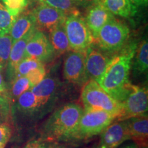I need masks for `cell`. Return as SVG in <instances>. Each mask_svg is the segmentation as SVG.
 Here are the masks:
<instances>
[{
  "instance_id": "cell-1",
  "label": "cell",
  "mask_w": 148,
  "mask_h": 148,
  "mask_svg": "<svg viewBox=\"0 0 148 148\" xmlns=\"http://www.w3.org/2000/svg\"><path fill=\"white\" fill-rule=\"evenodd\" d=\"M136 44L131 43L113 56L97 82L111 97L121 103L130 91L129 75Z\"/></svg>"
},
{
  "instance_id": "cell-2",
  "label": "cell",
  "mask_w": 148,
  "mask_h": 148,
  "mask_svg": "<svg viewBox=\"0 0 148 148\" xmlns=\"http://www.w3.org/2000/svg\"><path fill=\"white\" fill-rule=\"evenodd\" d=\"M84 110L75 103H67L56 110L44 123L40 138L57 143L64 141L75 128Z\"/></svg>"
},
{
  "instance_id": "cell-3",
  "label": "cell",
  "mask_w": 148,
  "mask_h": 148,
  "mask_svg": "<svg viewBox=\"0 0 148 148\" xmlns=\"http://www.w3.org/2000/svg\"><path fill=\"white\" fill-rule=\"evenodd\" d=\"M116 119V116L102 110H86L64 141H77L90 138L101 132Z\"/></svg>"
},
{
  "instance_id": "cell-4",
  "label": "cell",
  "mask_w": 148,
  "mask_h": 148,
  "mask_svg": "<svg viewBox=\"0 0 148 148\" xmlns=\"http://www.w3.org/2000/svg\"><path fill=\"white\" fill-rule=\"evenodd\" d=\"M84 110H102L116 116L121 112V103L110 97L95 80L89 79L81 91Z\"/></svg>"
},
{
  "instance_id": "cell-5",
  "label": "cell",
  "mask_w": 148,
  "mask_h": 148,
  "mask_svg": "<svg viewBox=\"0 0 148 148\" xmlns=\"http://www.w3.org/2000/svg\"><path fill=\"white\" fill-rule=\"evenodd\" d=\"M128 27L113 18L105 24L98 32L95 38L99 49L107 54L117 53L123 49L128 39Z\"/></svg>"
},
{
  "instance_id": "cell-6",
  "label": "cell",
  "mask_w": 148,
  "mask_h": 148,
  "mask_svg": "<svg viewBox=\"0 0 148 148\" xmlns=\"http://www.w3.org/2000/svg\"><path fill=\"white\" fill-rule=\"evenodd\" d=\"M63 25L71 51L85 52L90 46L95 43V39L84 18L79 12L67 14Z\"/></svg>"
},
{
  "instance_id": "cell-7",
  "label": "cell",
  "mask_w": 148,
  "mask_h": 148,
  "mask_svg": "<svg viewBox=\"0 0 148 148\" xmlns=\"http://www.w3.org/2000/svg\"><path fill=\"white\" fill-rule=\"evenodd\" d=\"M148 91L146 86L132 84L130 91L121 103V112L116 121L147 114Z\"/></svg>"
},
{
  "instance_id": "cell-8",
  "label": "cell",
  "mask_w": 148,
  "mask_h": 148,
  "mask_svg": "<svg viewBox=\"0 0 148 148\" xmlns=\"http://www.w3.org/2000/svg\"><path fill=\"white\" fill-rule=\"evenodd\" d=\"M38 101L40 115H44L55 105L58 99L59 82L52 76H45L40 83L30 88Z\"/></svg>"
},
{
  "instance_id": "cell-9",
  "label": "cell",
  "mask_w": 148,
  "mask_h": 148,
  "mask_svg": "<svg viewBox=\"0 0 148 148\" xmlns=\"http://www.w3.org/2000/svg\"><path fill=\"white\" fill-rule=\"evenodd\" d=\"M56 56V54L49 38L43 32L36 29L27 42L25 58H34L45 64L52 62Z\"/></svg>"
},
{
  "instance_id": "cell-10",
  "label": "cell",
  "mask_w": 148,
  "mask_h": 148,
  "mask_svg": "<svg viewBox=\"0 0 148 148\" xmlns=\"http://www.w3.org/2000/svg\"><path fill=\"white\" fill-rule=\"evenodd\" d=\"M63 75L68 82L78 86H82L87 82L85 52L68 51L64 60Z\"/></svg>"
},
{
  "instance_id": "cell-11",
  "label": "cell",
  "mask_w": 148,
  "mask_h": 148,
  "mask_svg": "<svg viewBox=\"0 0 148 148\" xmlns=\"http://www.w3.org/2000/svg\"><path fill=\"white\" fill-rule=\"evenodd\" d=\"M38 30H50L64 23L67 14L58 9L38 3L31 11Z\"/></svg>"
},
{
  "instance_id": "cell-12",
  "label": "cell",
  "mask_w": 148,
  "mask_h": 148,
  "mask_svg": "<svg viewBox=\"0 0 148 148\" xmlns=\"http://www.w3.org/2000/svg\"><path fill=\"white\" fill-rule=\"evenodd\" d=\"M95 148H118L125 141L130 140L125 121H115L101 133Z\"/></svg>"
},
{
  "instance_id": "cell-13",
  "label": "cell",
  "mask_w": 148,
  "mask_h": 148,
  "mask_svg": "<svg viewBox=\"0 0 148 148\" xmlns=\"http://www.w3.org/2000/svg\"><path fill=\"white\" fill-rule=\"evenodd\" d=\"M112 57L91 45L85 51V68L88 80L97 82Z\"/></svg>"
},
{
  "instance_id": "cell-14",
  "label": "cell",
  "mask_w": 148,
  "mask_h": 148,
  "mask_svg": "<svg viewBox=\"0 0 148 148\" xmlns=\"http://www.w3.org/2000/svg\"><path fill=\"white\" fill-rule=\"evenodd\" d=\"M113 18V14L98 1L88 7L84 20L95 39L99 29Z\"/></svg>"
},
{
  "instance_id": "cell-15",
  "label": "cell",
  "mask_w": 148,
  "mask_h": 148,
  "mask_svg": "<svg viewBox=\"0 0 148 148\" xmlns=\"http://www.w3.org/2000/svg\"><path fill=\"white\" fill-rule=\"evenodd\" d=\"M125 121L130 140H133V142L140 148H147V114L131 117Z\"/></svg>"
},
{
  "instance_id": "cell-16",
  "label": "cell",
  "mask_w": 148,
  "mask_h": 148,
  "mask_svg": "<svg viewBox=\"0 0 148 148\" xmlns=\"http://www.w3.org/2000/svg\"><path fill=\"white\" fill-rule=\"evenodd\" d=\"M36 30L28 33V34L22 37L21 39L16 40L12 44L8 62L6 66V77L9 84L12 82L15 76L16 68L18 64L25 58V48L29 40L32 37V34Z\"/></svg>"
},
{
  "instance_id": "cell-17",
  "label": "cell",
  "mask_w": 148,
  "mask_h": 148,
  "mask_svg": "<svg viewBox=\"0 0 148 148\" xmlns=\"http://www.w3.org/2000/svg\"><path fill=\"white\" fill-rule=\"evenodd\" d=\"M36 29H37L35 25L34 18L31 12L23 11L16 18L15 21L11 27L9 34L12 38V42L14 43L28 33L33 32Z\"/></svg>"
},
{
  "instance_id": "cell-18",
  "label": "cell",
  "mask_w": 148,
  "mask_h": 148,
  "mask_svg": "<svg viewBox=\"0 0 148 148\" xmlns=\"http://www.w3.org/2000/svg\"><path fill=\"white\" fill-rule=\"evenodd\" d=\"M14 106L18 112L25 115H40L38 101L30 89L23 92L18 98Z\"/></svg>"
},
{
  "instance_id": "cell-19",
  "label": "cell",
  "mask_w": 148,
  "mask_h": 148,
  "mask_svg": "<svg viewBox=\"0 0 148 148\" xmlns=\"http://www.w3.org/2000/svg\"><path fill=\"white\" fill-rule=\"evenodd\" d=\"M63 24L49 30V40L56 56L71 51Z\"/></svg>"
},
{
  "instance_id": "cell-20",
  "label": "cell",
  "mask_w": 148,
  "mask_h": 148,
  "mask_svg": "<svg viewBox=\"0 0 148 148\" xmlns=\"http://www.w3.org/2000/svg\"><path fill=\"white\" fill-rule=\"evenodd\" d=\"M111 14L127 18L134 13V8L129 0H99Z\"/></svg>"
},
{
  "instance_id": "cell-21",
  "label": "cell",
  "mask_w": 148,
  "mask_h": 148,
  "mask_svg": "<svg viewBox=\"0 0 148 148\" xmlns=\"http://www.w3.org/2000/svg\"><path fill=\"white\" fill-rule=\"evenodd\" d=\"M134 62L133 64V72L136 75L147 73L148 68V43L147 40L140 42L136 47L134 54Z\"/></svg>"
},
{
  "instance_id": "cell-22",
  "label": "cell",
  "mask_w": 148,
  "mask_h": 148,
  "mask_svg": "<svg viewBox=\"0 0 148 148\" xmlns=\"http://www.w3.org/2000/svg\"><path fill=\"white\" fill-rule=\"evenodd\" d=\"M11 111L12 105L9 89L0 71V117L5 121H8L10 119Z\"/></svg>"
},
{
  "instance_id": "cell-23",
  "label": "cell",
  "mask_w": 148,
  "mask_h": 148,
  "mask_svg": "<svg viewBox=\"0 0 148 148\" xmlns=\"http://www.w3.org/2000/svg\"><path fill=\"white\" fill-rule=\"evenodd\" d=\"M10 84V88H8V89L12 109V106H14L18 98L23 92L30 89L31 85L26 76L16 77L12 81V82Z\"/></svg>"
},
{
  "instance_id": "cell-24",
  "label": "cell",
  "mask_w": 148,
  "mask_h": 148,
  "mask_svg": "<svg viewBox=\"0 0 148 148\" xmlns=\"http://www.w3.org/2000/svg\"><path fill=\"white\" fill-rule=\"evenodd\" d=\"M12 42L10 34H0V71L2 73L6 69Z\"/></svg>"
},
{
  "instance_id": "cell-25",
  "label": "cell",
  "mask_w": 148,
  "mask_h": 148,
  "mask_svg": "<svg viewBox=\"0 0 148 148\" xmlns=\"http://www.w3.org/2000/svg\"><path fill=\"white\" fill-rule=\"evenodd\" d=\"M38 3H42L58 9L66 14L79 12L74 0H36Z\"/></svg>"
},
{
  "instance_id": "cell-26",
  "label": "cell",
  "mask_w": 148,
  "mask_h": 148,
  "mask_svg": "<svg viewBox=\"0 0 148 148\" xmlns=\"http://www.w3.org/2000/svg\"><path fill=\"white\" fill-rule=\"evenodd\" d=\"M16 18L10 14L1 0H0V34H8Z\"/></svg>"
},
{
  "instance_id": "cell-27",
  "label": "cell",
  "mask_w": 148,
  "mask_h": 148,
  "mask_svg": "<svg viewBox=\"0 0 148 148\" xmlns=\"http://www.w3.org/2000/svg\"><path fill=\"white\" fill-rule=\"evenodd\" d=\"M41 62L36 59L29 58V57H25L23 59V60L18 64V65L16 68L15 76L14 78L18 77L25 76L29 72H30L32 70L36 69L42 65Z\"/></svg>"
},
{
  "instance_id": "cell-28",
  "label": "cell",
  "mask_w": 148,
  "mask_h": 148,
  "mask_svg": "<svg viewBox=\"0 0 148 148\" xmlns=\"http://www.w3.org/2000/svg\"><path fill=\"white\" fill-rule=\"evenodd\" d=\"M5 8L14 17L16 18L25 10L30 0H1Z\"/></svg>"
},
{
  "instance_id": "cell-29",
  "label": "cell",
  "mask_w": 148,
  "mask_h": 148,
  "mask_svg": "<svg viewBox=\"0 0 148 148\" xmlns=\"http://www.w3.org/2000/svg\"><path fill=\"white\" fill-rule=\"evenodd\" d=\"M25 76L27 77L29 83H30L31 88L33 87L35 85L38 84L46 76V69L45 67V64H42L39 67L32 70Z\"/></svg>"
},
{
  "instance_id": "cell-30",
  "label": "cell",
  "mask_w": 148,
  "mask_h": 148,
  "mask_svg": "<svg viewBox=\"0 0 148 148\" xmlns=\"http://www.w3.org/2000/svg\"><path fill=\"white\" fill-rule=\"evenodd\" d=\"M12 134V130L7 122L0 121V148H5Z\"/></svg>"
},
{
  "instance_id": "cell-31",
  "label": "cell",
  "mask_w": 148,
  "mask_h": 148,
  "mask_svg": "<svg viewBox=\"0 0 148 148\" xmlns=\"http://www.w3.org/2000/svg\"><path fill=\"white\" fill-rule=\"evenodd\" d=\"M57 146V143L56 142L43 139L40 137L29 141L23 148H55Z\"/></svg>"
},
{
  "instance_id": "cell-32",
  "label": "cell",
  "mask_w": 148,
  "mask_h": 148,
  "mask_svg": "<svg viewBox=\"0 0 148 148\" xmlns=\"http://www.w3.org/2000/svg\"><path fill=\"white\" fill-rule=\"evenodd\" d=\"M99 0H74L76 6L82 7V8H88L96 2H98Z\"/></svg>"
},
{
  "instance_id": "cell-33",
  "label": "cell",
  "mask_w": 148,
  "mask_h": 148,
  "mask_svg": "<svg viewBox=\"0 0 148 148\" xmlns=\"http://www.w3.org/2000/svg\"><path fill=\"white\" fill-rule=\"evenodd\" d=\"M129 1H130L131 4L135 10L138 7L144 6V5H147L148 0H129Z\"/></svg>"
},
{
  "instance_id": "cell-34",
  "label": "cell",
  "mask_w": 148,
  "mask_h": 148,
  "mask_svg": "<svg viewBox=\"0 0 148 148\" xmlns=\"http://www.w3.org/2000/svg\"><path fill=\"white\" fill-rule=\"evenodd\" d=\"M118 148H140V147H138V146L136 145V143H134V142H132V143H125L124 145H121V147L119 146Z\"/></svg>"
},
{
  "instance_id": "cell-35",
  "label": "cell",
  "mask_w": 148,
  "mask_h": 148,
  "mask_svg": "<svg viewBox=\"0 0 148 148\" xmlns=\"http://www.w3.org/2000/svg\"><path fill=\"white\" fill-rule=\"evenodd\" d=\"M55 148H59V147H58V146H57V147H56Z\"/></svg>"
}]
</instances>
